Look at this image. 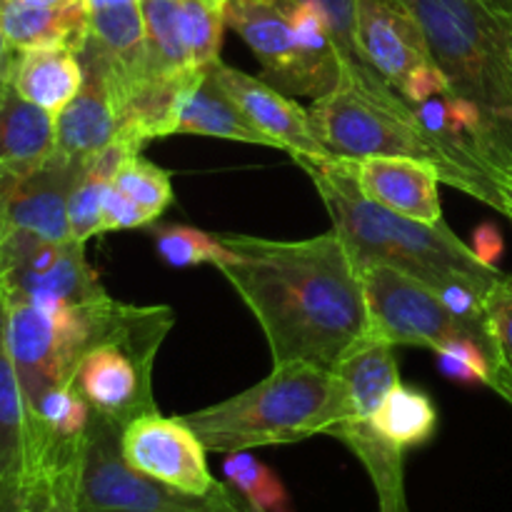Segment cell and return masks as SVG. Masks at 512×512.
I'll return each mask as SVG.
<instances>
[{"mask_svg": "<svg viewBox=\"0 0 512 512\" xmlns=\"http://www.w3.org/2000/svg\"><path fill=\"white\" fill-rule=\"evenodd\" d=\"M220 265L263 328L273 365L305 360L333 370L373 330L363 275L335 230L305 240L220 235Z\"/></svg>", "mask_w": 512, "mask_h": 512, "instance_id": "cell-1", "label": "cell"}, {"mask_svg": "<svg viewBox=\"0 0 512 512\" xmlns=\"http://www.w3.org/2000/svg\"><path fill=\"white\" fill-rule=\"evenodd\" d=\"M300 168L313 178L333 220V230L348 243L358 268L368 263L393 265L438 295L453 285H470L490 295L503 275L498 268L480 263L473 248L463 243L445 220L420 223L365 198L355 188L348 158L335 155L328 163Z\"/></svg>", "mask_w": 512, "mask_h": 512, "instance_id": "cell-2", "label": "cell"}, {"mask_svg": "<svg viewBox=\"0 0 512 512\" xmlns=\"http://www.w3.org/2000/svg\"><path fill=\"white\" fill-rule=\"evenodd\" d=\"M308 113L315 135L333 155L353 160L370 155L428 160L438 168L443 183L500 210L498 188H488L458 168L425 128L413 105L370 65L345 60L338 83L315 98Z\"/></svg>", "mask_w": 512, "mask_h": 512, "instance_id": "cell-3", "label": "cell"}, {"mask_svg": "<svg viewBox=\"0 0 512 512\" xmlns=\"http://www.w3.org/2000/svg\"><path fill=\"white\" fill-rule=\"evenodd\" d=\"M350 415L338 375L305 360L273 365L270 375L228 400L180 415L208 453L293 445L328 435Z\"/></svg>", "mask_w": 512, "mask_h": 512, "instance_id": "cell-4", "label": "cell"}, {"mask_svg": "<svg viewBox=\"0 0 512 512\" xmlns=\"http://www.w3.org/2000/svg\"><path fill=\"white\" fill-rule=\"evenodd\" d=\"M400 3L418 18L448 88L483 113L493 148L488 173L512 175V53L503 15L488 0Z\"/></svg>", "mask_w": 512, "mask_h": 512, "instance_id": "cell-5", "label": "cell"}, {"mask_svg": "<svg viewBox=\"0 0 512 512\" xmlns=\"http://www.w3.org/2000/svg\"><path fill=\"white\" fill-rule=\"evenodd\" d=\"M123 305L113 298L90 305L5 298L10 358L28 408L48 390L75 383L80 360L113 333Z\"/></svg>", "mask_w": 512, "mask_h": 512, "instance_id": "cell-6", "label": "cell"}, {"mask_svg": "<svg viewBox=\"0 0 512 512\" xmlns=\"http://www.w3.org/2000/svg\"><path fill=\"white\" fill-rule=\"evenodd\" d=\"M173 325L168 305H123L113 333L80 360L75 373V385L95 415L125 428L140 415L158 413L153 368Z\"/></svg>", "mask_w": 512, "mask_h": 512, "instance_id": "cell-7", "label": "cell"}, {"mask_svg": "<svg viewBox=\"0 0 512 512\" xmlns=\"http://www.w3.org/2000/svg\"><path fill=\"white\" fill-rule=\"evenodd\" d=\"M123 428L93 413L78 470V512H238L233 488L188 495L130 468L120 450Z\"/></svg>", "mask_w": 512, "mask_h": 512, "instance_id": "cell-8", "label": "cell"}, {"mask_svg": "<svg viewBox=\"0 0 512 512\" xmlns=\"http://www.w3.org/2000/svg\"><path fill=\"white\" fill-rule=\"evenodd\" d=\"M360 275H363L373 330L390 340L395 348L418 345L435 353L455 338H475L488 348L498 368L488 323H470L458 318L433 288L393 265H360Z\"/></svg>", "mask_w": 512, "mask_h": 512, "instance_id": "cell-9", "label": "cell"}, {"mask_svg": "<svg viewBox=\"0 0 512 512\" xmlns=\"http://www.w3.org/2000/svg\"><path fill=\"white\" fill-rule=\"evenodd\" d=\"M0 295L73 305L103 303L110 298L85 258V243L73 238L45 240L25 233L3 240Z\"/></svg>", "mask_w": 512, "mask_h": 512, "instance_id": "cell-10", "label": "cell"}, {"mask_svg": "<svg viewBox=\"0 0 512 512\" xmlns=\"http://www.w3.org/2000/svg\"><path fill=\"white\" fill-rule=\"evenodd\" d=\"M120 450L130 468L188 495H210L218 488L208 468V448L183 418L148 413L128 423Z\"/></svg>", "mask_w": 512, "mask_h": 512, "instance_id": "cell-11", "label": "cell"}, {"mask_svg": "<svg viewBox=\"0 0 512 512\" xmlns=\"http://www.w3.org/2000/svg\"><path fill=\"white\" fill-rule=\"evenodd\" d=\"M210 75L223 88V93L243 110L245 118L263 130L275 148L285 150L298 165H318L335 158L315 135L308 108L298 105V100L285 95L265 78H255L245 70L225 65L223 60L210 65Z\"/></svg>", "mask_w": 512, "mask_h": 512, "instance_id": "cell-12", "label": "cell"}, {"mask_svg": "<svg viewBox=\"0 0 512 512\" xmlns=\"http://www.w3.org/2000/svg\"><path fill=\"white\" fill-rule=\"evenodd\" d=\"M228 28L253 50L270 85L285 95H308L313 100L325 95L295 38L288 0H230Z\"/></svg>", "mask_w": 512, "mask_h": 512, "instance_id": "cell-13", "label": "cell"}, {"mask_svg": "<svg viewBox=\"0 0 512 512\" xmlns=\"http://www.w3.org/2000/svg\"><path fill=\"white\" fill-rule=\"evenodd\" d=\"M355 48L360 63L370 65L395 90L410 73L433 63L418 18L400 0H358Z\"/></svg>", "mask_w": 512, "mask_h": 512, "instance_id": "cell-14", "label": "cell"}, {"mask_svg": "<svg viewBox=\"0 0 512 512\" xmlns=\"http://www.w3.org/2000/svg\"><path fill=\"white\" fill-rule=\"evenodd\" d=\"M78 55L85 78L78 95L55 115V153L90 160L118 135L120 100L98 45L88 38Z\"/></svg>", "mask_w": 512, "mask_h": 512, "instance_id": "cell-15", "label": "cell"}, {"mask_svg": "<svg viewBox=\"0 0 512 512\" xmlns=\"http://www.w3.org/2000/svg\"><path fill=\"white\" fill-rule=\"evenodd\" d=\"M355 188L373 203L395 210L420 223H440L438 168L428 160L408 155H370V158H348Z\"/></svg>", "mask_w": 512, "mask_h": 512, "instance_id": "cell-16", "label": "cell"}, {"mask_svg": "<svg viewBox=\"0 0 512 512\" xmlns=\"http://www.w3.org/2000/svg\"><path fill=\"white\" fill-rule=\"evenodd\" d=\"M33 483V418L8 348V310L0 295V512Z\"/></svg>", "mask_w": 512, "mask_h": 512, "instance_id": "cell-17", "label": "cell"}, {"mask_svg": "<svg viewBox=\"0 0 512 512\" xmlns=\"http://www.w3.org/2000/svg\"><path fill=\"white\" fill-rule=\"evenodd\" d=\"M90 35L108 63L120 100V118L130 93L148 80V50L140 0H85Z\"/></svg>", "mask_w": 512, "mask_h": 512, "instance_id": "cell-18", "label": "cell"}, {"mask_svg": "<svg viewBox=\"0 0 512 512\" xmlns=\"http://www.w3.org/2000/svg\"><path fill=\"white\" fill-rule=\"evenodd\" d=\"M348 393L350 415L348 418L370 420L390 390L400 383L398 360H395V345L370 330L368 335L353 343L348 353L338 360L333 368Z\"/></svg>", "mask_w": 512, "mask_h": 512, "instance_id": "cell-19", "label": "cell"}, {"mask_svg": "<svg viewBox=\"0 0 512 512\" xmlns=\"http://www.w3.org/2000/svg\"><path fill=\"white\" fill-rule=\"evenodd\" d=\"M0 28L15 50L68 48L80 53L90 35L85 0L68 8H35L23 0H0Z\"/></svg>", "mask_w": 512, "mask_h": 512, "instance_id": "cell-20", "label": "cell"}, {"mask_svg": "<svg viewBox=\"0 0 512 512\" xmlns=\"http://www.w3.org/2000/svg\"><path fill=\"white\" fill-rule=\"evenodd\" d=\"M340 440L373 480L380 512H410L405 498V450L385 438L373 420L345 418L328 430Z\"/></svg>", "mask_w": 512, "mask_h": 512, "instance_id": "cell-21", "label": "cell"}, {"mask_svg": "<svg viewBox=\"0 0 512 512\" xmlns=\"http://www.w3.org/2000/svg\"><path fill=\"white\" fill-rule=\"evenodd\" d=\"M83 60L68 48L18 50L10 85L38 108L58 115L83 85Z\"/></svg>", "mask_w": 512, "mask_h": 512, "instance_id": "cell-22", "label": "cell"}, {"mask_svg": "<svg viewBox=\"0 0 512 512\" xmlns=\"http://www.w3.org/2000/svg\"><path fill=\"white\" fill-rule=\"evenodd\" d=\"M175 135H205V138L235 140V143L265 145L275 148L273 140L255 128L243 110L223 93L213 75L208 73L185 93L180 103L178 120H175Z\"/></svg>", "mask_w": 512, "mask_h": 512, "instance_id": "cell-23", "label": "cell"}, {"mask_svg": "<svg viewBox=\"0 0 512 512\" xmlns=\"http://www.w3.org/2000/svg\"><path fill=\"white\" fill-rule=\"evenodd\" d=\"M55 150V115L25 100L13 85L0 93V165H30Z\"/></svg>", "mask_w": 512, "mask_h": 512, "instance_id": "cell-24", "label": "cell"}, {"mask_svg": "<svg viewBox=\"0 0 512 512\" xmlns=\"http://www.w3.org/2000/svg\"><path fill=\"white\" fill-rule=\"evenodd\" d=\"M373 425L403 450L425 445L438 430V410L433 398L413 385L398 383L383 400Z\"/></svg>", "mask_w": 512, "mask_h": 512, "instance_id": "cell-25", "label": "cell"}, {"mask_svg": "<svg viewBox=\"0 0 512 512\" xmlns=\"http://www.w3.org/2000/svg\"><path fill=\"white\" fill-rule=\"evenodd\" d=\"M148 50V78H165L193 68L180 30V0H140Z\"/></svg>", "mask_w": 512, "mask_h": 512, "instance_id": "cell-26", "label": "cell"}, {"mask_svg": "<svg viewBox=\"0 0 512 512\" xmlns=\"http://www.w3.org/2000/svg\"><path fill=\"white\" fill-rule=\"evenodd\" d=\"M228 5L230 0H180V30L193 68H210L220 60Z\"/></svg>", "mask_w": 512, "mask_h": 512, "instance_id": "cell-27", "label": "cell"}, {"mask_svg": "<svg viewBox=\"0 0 512 512\" xmlns=\"http://www.w3.org/2000/svg\"><path fill=\"white\" fill-rule=\"evenodd\" d=\"M223 473L230 488L238 490L253 508L263 512H293L283 480L268 465L253 458L250 450L225 455Z\"/></svg>", "mask_w": 512, "mask_h": 512, "instance_id": "cell-28", "label": "cell"}, {"mask_svg": "<svg viewBox=\"0 0 512 512\" xmlns=\"http://www.w3.org/2000/svg\"><path fill=\"white\" fill-rule=\"evenodd\" d=\"M153 243L160 258L173 268H190V265H220L230 258L220 235H210L190 225H160L153 228Z\"/></svg>", "mask_w": 512, "mask_h": 512, "instance_id": "cell-29", "label": "cell"}, {"mask_svg": "<svg viewBox=\"0 0 512 512\" xmlns=\"http://www.w3.org/2000/svg\"><path fill=\"white\" fill-rule=\"evenodd\" d=\"M113 185L153 220H158V215H163L165 208L173 203L170 173L145 160L143 155H130L115 173Z\"/></svg>", "mask_w": 512, "mask_h": 512, "instance_id": "cell-30", "label": "cell"}, {"mask_svg": "<svg viewBox=\"0 0 512 512\" xmlns=\"http://www.w3.org/2000/svg\"><path fill=\"white\" fill-rule=\"evenodd\" d=\"M438 368L445 378L455 380L460 385H485V388L500 390L498 368H495L493 355L488 353L480 340L475 338H455L440 350H435Z\"/></svg>", "mask_w": 512, "mask_h": 512, "instance_id": "cell-31", "label": "cell"}, {"mask_svg": "<svg viewBox=\"0 0 512 512\" xmlns=\"http://www.w3.org/2000/svg\"><path fill=\"white\" fill-rule=\"evenodd\" d=\"M485 320L495 345L500 373V398L512 405V275H500L485 300Z\"/></svg>", "mask_w": 512, "mask_h": 512, "instance_id": "cell-32", "label": "cell"}, {"mask_svg": "<svg viewBox=\"0 0 512 512\" xmlns=\"http://www.w3.org/2000/svg\"><path fill=\"white\" fill-rule=\"evenodd\" d=\"M78 470L80 463L35 480L8 512H78Z\"/></svg>", "mask_w": 512, "mask_h": 512, "instance_id": "cell-33", "label": "cell"}, {"mask_svg": "<svg viewBox=\"0 0 512 512\" xmlns=\"http://www.w3.org/2000/svg\"><path fill=\"white\" fill-rule=\"evenodd\" d=\"M148 223H153V218H150L143 208H138L133 200L125 198V195L110 183L103 198V233H110V230L143 228V225Z\"/></svg>", "mask_w": 512, "mask_h": 512, "instance_id": "cell-34", "label": "cell"}, {"mask_svg": "<svg viewBox=\"0 0 512 512\" xmlns=\"http://www.w3.org/2000/svg\"><path fill=\"white\" fill-rule=\"evenodd\" d=\"M315 3L323 5V10L328 13L335 43H338L345 60H360L358 48H355V8H358V0H315Z\"/></svg>", "mask_w": 512, "mask_h": 512, "instance_id": "cell-35", "label": "cell"}, {"mask_svg": "<svg viewBox=\"0 0 512 512\" xmlns=\"http://www.w3.org/2000/svg\"><path fill=\"white\" fill-rule=\"evenodd\" d=\"M443 90H448V80L440 73L438 65L428 63L423 65V68L415 70V73H410L408 78H405V83L398 88V93L403 95L410 105H418L423 103V100L433 98V95L443 93Z\"/></svg>", "mask_w": 512, "mask_h": 512, "instance_id": "cell-36", "label": "cell"}, {"mask_svg": "<svg viewBox=\"0 0 512 512\" xmlns=\"http://www.w3.org/2000/svg\"><path fill=\"white\" fill-rule=\"evenodd\" d=\"M470 248L478 255L480 263L488 265V268H498L500 258H503L505 253L503 233H500V228L495 223L478 225L473 233V245H470Z\"/></svg>", "mask_w": 512, "mask_h": 512, "instance_id": "cell-37", "label": "cell"}, {"mask_svg": "<svg viewBox=\"0 0 512 512\" xmlns=\"http://www.w3.org/2000/svg\"><path fill=\"white\" fill-rule=\"evenodd\" d=\"M15 58H18V50L8 43L3 28H0V93L10 85V75H13Z\"/></svg>", "mask_w": 512, "mask_h": 512, "instance_id": "cell-38", "label": "cell"}, {"mask_svg": "<svg viewBox=\"0 0 512 512\" xmlns=\"http://www.w3.org/2000/svg\"><path fill=\"white\" fill-rule=\"evenodd\" d=\"M490 178H493L495 188H498V195H500V210H498V213H503L505 218H508L512 223V175L493 173Z\"/></svg>", "mask_w": 512, "mask_h": 512, "instance_id": "cell-39", "label": "cell"}, {"mask_svg": "<svg viewBox=\"0 0 512 512\" xmlns=\"http://www.w3.org/2000/svg\"><path fill=\"white\" fill-rule=\"evenodd\" d=\"M23 3L35 5V8H68V5L80 3V0H23Z\"/></svg>", "mask_w": 512, "mask_h": 512, "instance_id": "cell-40", "label": "cell"}, {"mask_svg": "<svg viewBox=\"0 0 512 512\" xmlns=\"http://www.w3.org/2000/svg\"><path fill=\"white\" fill-rule=\"evenodd\" d=\"M233 500H235V510H238V512H263V510L253 508V505H250L248 500H245L243 495H240L235 488H233Z\"/></svg>", "mask_w": 512, "mask_h": 512, "instance_id": "cell-41", "label": "cell"}, {"mask_svg": "<svg viewBox=\"0 0 512 512\" xmlns=\"http://www.w3.org/2000/svg\"><path fill=\"white\" fill-rule=\"evenodd\" d=\"M490 8L498 10L500 15H512V0H488Z\"/></svg>", "mask_w": 512, "mask_h": 512, "instance_id": "cell-42", "label": "cell"}, {"mask_svg": "<svg viewBox=\"0 0 512 512\" xmlns=\"http://www.w3.org/2000/svg\"><path fill=\"white\" fill-rule=\"evenodd\" d=\"M505 20V30H508V40H510V53H512V15H503Z\"/></svg>", "mask_w": 512, "mask_h": 512, "instance_id": "cell-43", "label": "cell"}, {"mask_svg": "<svg viewBox=\"0 0 512 512\" xmlns=\"http://www.w3.org/2000/svg\"><path fill=\"white\" fill-rule=\"evenodd\" d=\"M0 288H3V240H0Z\"/></svg>", "mask_w": 512, "mask_h": 512, "instance_id": "cell-44", "label": "cell"}]
</instances>
